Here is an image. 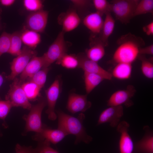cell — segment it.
<instances>
[{"label":"cell","instance_id":"obj_1","mask_svg":"<svg viewBox=\"0 0 153 153\" xmlns=\"http://www.w3.org/2000/svg\"><path fill=\"white\" fill-rule=\"evenodd\" d=\"M140 37L131 33L122 36L118 39V46L113 56L117 63H124L132 64L139 55L140 49L144 45Z\"/></svg>","mask_w":153,"mask_h":153},{"label":"cell","instance_id":"obj_2","mask_svg":"<svg viewBox=\"0 0 153 153\" xmlns=\"http://www.w3.org/2000/svg\"><path fill=\"white\" fill-rule=\"evenodd\" d=\"M58 118V127L66 132L68 135L72 134L76 137L75 144L81 142L88 144L92 138L87 134L83 124L85 118L84 115L81 113L77 117L67 114L61 110L56 111Z\"/></svg>","mask_w":153,"mask_h":153},{"label":"cell","instance_id":"obj_3","mask_svg":"<svg viewBox=\"0 0 153 153\" xmlns=\"http://www.w3.org/2000/svg\"><path fill=\"white\" fill-rule=\"evenodd\" d=\"M47 105V101L42 98L36 104L32 105L29 113L22 117L25 121L26 125L24 135L30 131L39 132L42 130L43 124L41 121V114L44 108Z\"/></svg>","mask_w":153,"mask_h":153},{"label":"cell","instance_id":"obj_4","mask_svg":"<svg viewBox=\"0 0 153 153\" xmlns=\"http://www.w3.org/2000/svg\"><path fill=\"white\" fill-rule=\"evenodd\" d=\"M139 0H114L111 1V12L116 19L123 24L129 23L133 17L136 7Z\"/></svg>","mask_w":153,"mask_h":153},{"label":"cell","instance_id":"obj_5","mask_svg":"<svg viewBox=\"0 0 153 153\" xmlns=\"http://www.w3.org/2000/svg\"><path fill=\"white\" fill-rule=\"evenodd\" d=\"M64 32L62 31L49 46L47 51L42 56L44 64L42 68L49 67L53 63L60 60L66 53V44L64 39Z\"/></svg>","mask_w":153,"mask_h":153},{"label":"cell","instance_id":"obj_6","mask_svg":"<svg viewBox=\"0 0 153 153\" xmlns=\"http://www.w3.org/2000/svg\"><path fill=\"white\" fill-rule=\"evenodd\" d=\"M21 85L19 78H15L10 86L5 97V100L9 101L12 107H21L29 110L32 105L27 97Z\"/></svg>","mask_w":153,"mask_h":153},{"label":"cell","instance_id":"obj_7","mask_svg":"<svg viewBox=\"0 0 153 153\" xmlns=\"http://www.w3.org/2000/svg\"><path fill=\"white\" fill-rule=\"evenodd\" d=\"M37 52L26 46L22 49L20 53L14 58L10 63V74L7 77L9 80H13L20 74L27 64L33 57L36 56Z\"/></svg>","mask_w":153,"mask_h":153},{"label":"cell","instance_id":"obj_8","mask_svg":"<svg viewBox=\"0 0 153 153\" xmlns=\"http://www.w3.org/2000/svg\"><path fill=\"white\" fill-rule=\"evenodd\" d=\"M136 92V90L132 85H128L125 89L120 90L114 92L107 101L108 106L125 105L127 107L131 106L133 102L131 99Z\"/></svg>","mask_w":153,"mask_h":153},{"label":"cell","instance_id":"obj_9","mask_svg":"<svg viewBox=\"0 0 153 153\" xmlns=\"http://www.w3.org/2000/svg\"><path fill=\"white\" fill-rule=\"evenodd\" d=\"M60 92V86L59 79H56L50 86L45 90L48 109L46 113L48 119L54 120L57 118L55 109Z\"/></svg>","mask_w":153,"mask_h":153},{"label":"cell","instance_id":"obj_10","mask_svg":"<svg viewBox=\"0 0 153 153\" xmlns=\"http://www.w3.org/2000/svg\"><path fill=\"white\" fill-rule=\"evenodd\" d=\"M123 114L122 106H109L100 114L97 125L109 123L111 127H116L120 122V120Z\"/></svg>","mask_w":153,"mask_h":153},{"label":"cell","instance_id":"obj_11","mask_svg":"<svg viewBox=\"0 0 153 153\" xmlns=\"http://www.w3.org/2000/svg\"><path fill=\"white\" fill-rule=\"evenodd\" d=\"M48 16V12L42 9L31 13L26 19L27 27L38 33L43 32L47 24Z\"/></svg>","mask_w":153,"mask_h":153},{"label":"cell","instance_id":"obj_12","mask_svg":"<svg viewBox=\"0 0 153 153\" xmlns=\"http://www.w3.org/2000/svg\"><path fill=\"white\" fill-rule=\"evenodd\" d=\"M67 135L64 131L59 128L52 129L43 124L41 131L39 133H36L32 136V139L37 142L46 140L50 143L56 144Z\"/></svg>","mask_w":153,"mask_h":153},{"label":"cell","instance_id":"obj_13","mask_svg":"<svg viewBox=\"0 0 153 153\" xmlns=\"http://www.w3.org/2000/svg\"><path fill=\"white\" fill-rule=\"evenodd\" d=\"M91 106V103L87 100V95L72 93L69 95L66 108L69 112L74 114L84 112Z\"/></svg>","mask_w":153,"mask_h":153},{"label":"cell","instance_id":"obj_14","mask_svg":"<svg viewBox=\"0 0 153 153\" xmlns=\"http://www.w3.org/2000/svg\"><path fill=\"white\" fill-rule=\"evenodd\" d=\"M117 127V131L120 134L119 143L120 153H132L134 145L128 133L129 124L124 121L120 122Z\"/></svg>","mask_w":153,"mask_h":153},{"label":"cell","instance_id":"obj_15","mask_svg":"<svg viewBox=\"0 0 153 153\" xmlns=\"http://www.w3.org/2000/svg\"><path fill=\"white\" fill-rule=\"evenodd\" d=\"M79 61V67L82 69L84 72L100 75L105 80H111L112 76L111 73L100 66L97 62L88 59L86 55L77 56Z\"/></svg>","mask_w":153,"mask_h":153},{"label":"cell","instance_id":"obj_16","mask_svg":"<svg viewBox=\"0 0 153 153\" xmlns=\"http://www.w3.org/2000/svg\"><path fill=\"white\" fill-rule=\"evenodd\" d=\"M58 22L62 27L64 32L72 31L76 28L80 22V19L77 12L70 10L63 13L59 16Z\"/></svg>","mask_w":153,"mask_h":153},{"label":"cell","instance_id":"obj_17","mask_svg":"<svg viewBox=\"0 0 153 153\" xmlns=\"http://www.w3.org/2000/svg\"><path fill=\"white\" fill-rule=\"evenodd\" d=\"M44 62L42 56L33 57L30 60L24 70L20 74L19 78L20 83L22 84L27 79H28L40 69L43 67Z\"/></svg>","mask_w":153,"mask_h":153},{"label":"cell","instance_id":"obj_18","mask_svg":"<svg viewBox=\"0 0 153 153\" xmlns=\"http://www.w3.org/2000/svg\"><path fill=\"white\" fill-rule=\"evenodd\" d=\"M102 16L96 11L91 13L84 18L83 24L93 33L95 34L100 33L104 22Z\"/></svg>","mask_w":153,"mask_h":153},{"label":"cell","instance_id":"obj_19","mask_svg":"<svg viewBox=\"0 0 153 153\" xmlns=\"http://www.w3.org/2000/svg\"><path fill=\"white\" fill-rule=\"evenodd\" d=\"M143 129L144 135L135 144V149L140 153H153V133L147 126H144Z\"/></svg>","mask_w":153,"mask_h":153},{"label":"cell","instance_id":"obj_20","mask_svg":"<svg viewBox=\"0 0 153 153\" xmlns=\"http://www.w3.org/2000/svg\"><path fill=\"white\" fill-rule=\"evenodd\" d=\"M105 15L99 40L105 46H106L108 45L109 38L114 31L115 21L110 12L108 13Z\"/></svg>","mask_w":153,"mask_h":153},{"label":"cell","instance_id":"obj_21","mask_svg":"<svg viewBox=\"0 0 153 153\" xmlns=\"http://www.w3.org/2000/svg\"><path fill=\"white\" fill-rule=\"evenodd\" d=\"M105 46L99 40L86 50V56L89 59L97 62L104 56Z\"/></svg>","mask_w":153,"mask_h":153},{"label":"cell","instance_id":"obj_22","mask_svg":"<svg viewBox=\"0 0 153 153\" xmlns=\"http://www.w3.org/2000/svg\"><path fill=\"white\" fill-rule=\"evenodd\" d=\"M132 67V64L120 63H117L111 73L112 77L120 80H126L131 76Z\"/></svg>","mask_w":153,"mask_h":153},{"label":"cell","instance_id":"obj_23","mask_svg":"<svg viewBox=\"0 0 153 153\" xmlns=\"http://www.w3.org/2000/svg\"><path fill=\"white\" fill-rule=\"evenodd\" d=\"M22 42L26 46L33 49L41 41L40 35L37 32L29 29H26L21 34Z\"/></svg>","mask_w":153,"mask_h":153},{"label":"cell","instance_id":"obj_24","mask_svg":"<svg viewBox=\"0 0 153 153\" xmlns=\"http://www.w3.org/2000/svg\"><path fill=\"white\" fill-rule=\"evenodd\" d=\"M84 82L86 91L87 94L90 93L93 89L104 80L102 76L96 74L84 72Z\"/></svg>","mask_w":153,"mask_h":153},{"label":"cell","instance_id":"obj_25","mask_svg":"<svg viewBox=\"0 0 153 153\" xmlns=\"http://www.w3.org/2000/svg\"><path fill=\"white\" fill-rule=\"evenodd\" d=\"M22 88L29 101H34L40 96L41 89L34 82L29 81L21 85Z\"/></svg>","mask_w":153,"mask_h":153},{"label":"cell","instance_id":"obj_26","mask_svg":"<svg viewBox=\"0 0 153 153\" xmlns=\"http://www.w3.org/2000/svg\"><path fill=\"white\" fill-rule=\"evenodd\" d=\"M22 42L19 32L16 31L11 34L10 46L7 53L13 56L18 55L21 51Z\"/></svg>","mask_w":153,"mask_h":153},{"label":"cell","instance_id":"obj_27","mask_svg":"<svg viewBox=\"0 0 153 153\" xmlns=\"http://www.w3.org/2000/svg\"><path fill=\"white\" fill-rule=\"evenodd\" d=\"M56 63L66 68L72 69L79 67V61L77 56L66 53L56 61Z\"/></svg>","mask_w":153,"mask_h":153},{"label":"cell","instance_id":"obj_28","mask_svg":"<svg viewBox=\"0 0 153 153\" xmlns=\"http://www.w3.org/2000/svg\"><path fill=\"white\" fill-rule=\"evenodd\" d=\"M153 0H139L135 9L133 17L147 13H153Z\"/></svg>","mask_w":153,"mask_h":153},{"label":"cell","instance_id":"obj_29","mask_svg":"<svg viewBox=\"0 0 153 153\" xmlns=\"http://www.w3.org/2000/svg\"><path fill=\"white\" fill-rule=\"evenodd\" d=\"M50 69L49 67L42 68L29 78V81L35 84L41 89L45 84L47 75Z\"/></svg>","mask_w":153,"mask_h":153},{"label":"cell","instance_id":"obj_30","mask_svg":"<svg viewBox=\"0 0 153 153\" xmlns=\"http://www.w3.org/2000/svg\"><path fill=\"white\" fill-rule=\"evenodd\" d=\"M138 58L141 61V69L143 75L149 79L153 78V64L143 55H139Z\"/></svg>","mask_w":153,"mask_h":153},{"label":"cell","instance_id":"obj_31","mask_svg":"<svg viewBox=\"0 0 153 153\" xmlns=\"http://www.w3.org/2000/svg\"><path fill=\"white\" fill-rule=\"evenodd\" d=\"M31 153H60L50 146V143L46 140L38 141L37 146L33 148Z\"/></svg>","mask_w":153,"mask_h":153},{"label":"cell","instance_id":"obj_32","mask_svg":"<svg viewBox=\"0 0 153 153\" xmlns=\"http://www.w3.org/2000/svg\"><path fill=\"white\" fill-rule=\"evenodd\" d=\"M93 3L96 12L102 15L111 12V5L106 0H93Z\"/></svg>","mask_w":153,"mask_h":153},{"label":"cell","instance_id":"obj_33","mask_svg":"<svg viewBox=\"0 0 153 153\" xmlns=\"http://www.w3.org/2000/svg\"><path fill=\"white\" fill-rule=\"evenodd\" d=\"M11 34L6 32L0 36V57L3 54L7 53L10 48Z\"/></svg>","mask_w":153,"mask_h":153},{"label":"cell","instance_id":"obj_34","mask_svg":"<svg viewBox=\"0 0 153 153\" xmlns=\"http://www.w3.org/2000/svg\"><path fill=\"white\" fill-rule=\"evenodd\" d=\"M13 107L10 102L7 100H0V119L3 121V126L7 127L5 122V119Z\"/></svg>","mask_w":153,"mask_h":153},{"label":"cell","instance_id":"obj_35","mask_svg":"<svg viewBox=\"0 0 153 153\" xmlns=\"http://www.w3.org/2000/svg\"><path fill=\"white\" fill-rule=\"evenodd\" d=\"M23 3L27 10L33 12L42 10L43 6L42 1L40 0H24Z\"/></svg>","mask_w":153,"mask_h":153},{"label":"cell","instance_id":"obj_36","mask_svg":"<svg viewBox=\"0 0 153 153\" xmlns=\"http://www.w3.org/2000/svg\"><path fill=\"white\" fill-rule=\"evenodd\" d=\"M33 148L32 146H21L19 144H17L15 147L16 153H31Z\"/></svg>","mask_w":153,"mask_h":153},{"label":"cell","instance_id":"obj_37","mask_svg":"<svg viewBox=\"0 0 153 153\" xmlns=\"http://www.w3.org/2000/svg\"><path fill=\"white\" fill-rule=\"evenodd\" d=\"M146 54L153 55V44H152L146 47H142L140 49L139 55H144Z\"/></svg>","mask_w":153,"mask_h":153},{"label":"cell","instance_id":"obj_38","mask_svg":"<svg viewBox=\"0 0 153 153\" xmlns=\"http://www.w3.org/2000/svg\"><path fill=\"white\" fill-rule=\"evenodd\" d=\"M71 1L74 6L79 8L86 7L89 2V1L85 0H72Z\"/></svg>","mask_w":153,"mask_h":153},{"label":"cell","instance_id":"obj_39","mask_svg":"<svg viewBox=\"0 0 153 153\" xmlns=\"http://www.w3.org/2000/svg\"><path fill=\"white\" fill-rule=\"evenodd\" d=\"M143 31L149 36L153 35V22L152 21L143 28Z\"/></svg>","mask_w":153,"mask_h":153},{"label":"cell","instance_id":"obj_40","mask_svg":"<svg viewBox=\"0 0 153 153\" xmlns=\"http://www.w3.org/2000/svg\"><path fill=\"white\" fill-rule=\"evenodd\" d=\"M15 1L14 0H1L0 3L3 6L8 7L13 4Z\"/></svg>","mask_w":153,"mask_h":153},{"label":"cell","instance_id":"obj_41","mask_svg":"<svg viewBox=\"0 0 153 153\" xmlns=\"http://www.w3.org/2000/svg\"><path fill=\"white\" fill-rule=\"evenodd\" d=\"M4 81V78L3 76L0 74V88L3 84Z\"/></svg>","mask_w":153,"mask_h":153},{"label":"cell","instance_id":"obj_42","mask_svg":"<svg viewBox=\"0 0 153 153\" xmlns=\"http://www.w3.org/2000/svg\"><path fill=\"white\" fill-rule=\"evenodd\" d=\"M2 135V133H1V131H0V137Z\"/></svg>","mask_w":153,"mask_h":153},{"label":"cell","instance_id":"obj_43","mask_svg":"<svg viewBox=\"0 0 153 153\" xmlns=\"http://www.w3.org/2000/svg\"><path fill=\"white\" fill-rule=\"evenodd\" d=\"M1 28V24L0 23V29Z\"/></svg>","mask_w":153,"mask_h":153}]
</instances>
